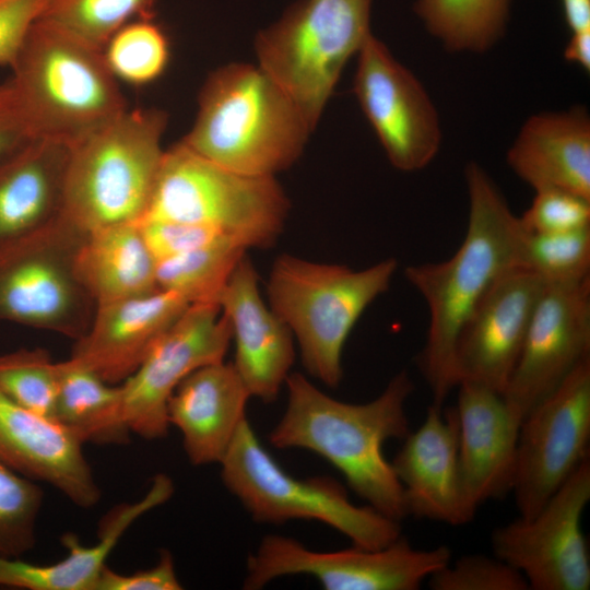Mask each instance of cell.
I'll list each match as a JSON object with an SVG mask.
<instances>
[{"mask_svg": "<svg viewBox=\"0 0 590 590\" xmlns=\"http://www.w3.org/2000/svg\"><path fill=\"white\" fill-rule=\"evenodd\" d=\"M469 217L465 236L447 260L409 266L405 279L428 308L427 337L418 358L433 404L442 406L457 387L455 354L461 331L492 285L520 267L519 216L476 162L464 169Z\"/></svg>", "mask_w": 590, "mask_h": 590, "instance_id": "6da1fadb", "label": "cell"}, {"mask_svg": "<svg viewBox=\"0 0 590 590\" xmlns=\"http://www.w3.org/2000/svg\"><path fill=\"white\" fill-rule=\"evenodd\" d=\"M285 411L269 434L279 449L300 448L326 459L367 505L393 520L408 516L403 488L382 451L389 439L410 433L405 405L414 384L405 370L366 403L337 400L300 373L285 381Z\"/></svg>", "mask_w": 590, "mask_h": 590, "instance_id": "7a4b0ae2", "label": "cell"}, {"mask_svg": "<svg viewBox=\"0 0 590 590\" xmlns=\"http://www.w3.org/2000/svg\"><path fill=\"white\" fill-rule=\"evenodd\" d=\"M312 130L259 66L235 62L208 76L194 122L181 142L231 170L275 177L298 160Z\"/></svg>", "mask_w": 590, "mask_h": 590, "instance_id": "3957f363", "label": "cell"}, {"mask_svg": "<svg viewBox=\"0 0 590 590\" xmlns=\"http://www.w3.org/2000/svg\"><path fill=\"white\" fill-rule=\"evenodd\" d=\"M9 80L34 138L71 146L128 107L103 50L37 19Z\"/></svg>", "mask_w": 590, "mask_h": 590, "instance_id": "277c9868", "label": "cell"}, {"mask_svg": "<svg viewBox=\"0 0 590 590\" xmlns=\"http://www.w3.org/2000/svg\"><path fill=\"white\" fill-rule=\"evenodd\" d=\"M166 125L161 109L127 108L69 146L62 213L86 232L139 223L156 184Z\"/></svg>", "mask_w": 590, "mask_h": 590, "instance_id": "5b68a950", "label": "cell"}, {"mask_svg": "<svg viewBox=\"0 0 590 590\" xmlns=\"http://www.w3.org/2000/svg\"><path fill=\"white\" fill-rule=\"evenodd\" d=\"M397 269L394 258L362 270L288 253L275 259L268 304L292 331L310 376L331 388L340 385L344 344L365 309L387 292Z\"/></svg>", "mask_w": 590, "mask_h": 590, "instance_id": "8992f818", "label": "cell"}, {"mask_svg": "<svg viewBox=\"0 0 590 590\" xmlns=\"http://www.w3.org/2000/svg\"><path fill=\"white\" fill-rule=\"evenodd\" d=\"M288 199L274 176L225 168L181 141L164 150L152 199L141 220L199 224L247 249L267 248L283 232Z\"/></svg>", "mask_w": 590, "mask_h": 590, "instance_id": "52a82bcc", "label": "cell"}, {"mask_svg": "<svg viewBox=\"0 0 590 590\" xmlns=\"http://www.w3.org/2000/svg\"><path fill=\"white\" fill-rule=\"evenodd\" d=\"M220 464L223 484L257 522L317 520L344 534L353 545L373 550L401 536L400 521L369 505H354L334 479H298L286 472L266 450L247 418Z\"/></svg>", "mask_w": 590, "mask_h": 590, "instance_id": "ba28073f", "label": "cell"}, {"mask_svg": "<svg viewBox=\"0 0 590 590\" xmlns=\"http://www.w3.org/2000/svg\"><path fill=\"white\" fill-rule=\"evenodd\" d=\"M373 0H300L255 39L258 66L314 129L349 59L371 34Z\"/></svg>", "mask_w": 590, "mask_h": 590, "instance_id": "9c48e42d", "label": "cell"}, {"mask_svg": "<svg viewBox=\"0 0 590 590\" xmlns=\"http://www.w3.org/2000/svg\"><path fill=\"white\" fill-rule=\"evenodd\" d=\"M85 234L61 213L0 248V321L74 341L86 332L96 305L75 271Z\"/></svg>", "mask_w": 590, "mask_h": 590, "instance_id": "30bf717a", "label": "cell"}, {"mask_svg": "<svg viewBox=\"0 0 590 590\" xmlns=\"http://www.w3.org/2000/svg\"><path fill=\"white\" fill-rule=\"evenodd\" d=\"M450 558L446 545L418 550L402 535L381 548L353 545L320 552L295 539L269 534L247 558L244 589H261L284 576L307 575L327 590H416Z\"/></svg>", "mask_w": 590, "mask_h": 590, "instance_id": "8fae6325", "label": "cell"}, {"mask_svg": "<svg viewBox=\"0 0 590 590\" xmlns=\"http://www.w3.org/2000/svg\"><path fill=\"white\" fill-rule=\"evenodd\" d=\"M589 500L587 457L533 517H518L492 532L494 555L520 571L529 589L588 590L590 556L581 517Z\"/></svg>", "mask_w": 590, "mask_h": 590, "instance_id": "7c38bea8", "label": "cell"}, {"mask_svg": "<svg viewBox=\"0 0 590 590\" xmlns=\"http://www.w3.org/2000/svg\"><path fill=\"white\" fill-rule=\"evenodd\" d=\"M590 357L522 420L511 493L519 517H533L589 457Z\"/></svg>", "mask_w": 590, "mask_h": 590, "instance_id": "4fadbf2b", "label": "cell"}, {"mask_svg": "<svg viewBox=\"0 0 590 590\" xmlns=\"http://www.w3.org/2000/svg\"><path fill=\"white\" fill-rule=\"evenodd\" d=\"M231 324L217 304H193L161 337L120 386L121 412L131 433L166 437L167 404L177 386L196 369L224 361Z\"/></svg>", "mask_w": 590, "mask_h": 590, "instance_id": "5bb4252c", "label": "cell"}, {"mask_svg": "<svg viewBox=\"0 0 590 590\" xmlns=\"http://www.w3.org/2000/svg\"><path fill=\"white\" fill-rule=\"evenodd\" d=\"M354 93L393 167L416 172L437 155L441 128L420 80L373 34L357 54Z\"/></svg>", "mask_w": 590, "mask_h": 590, "instance_id": "9a60e30c", "label": "cell"}, {"mask_svg": "<svg viewBox=\"0 0 590 590\" xmlns=\"http://www.w3.org/2000/svg\"><path fill=\"white\" fill-rule=\"evenodd\" d=\"M590 357V276L547 283L503 392L521 420Z\"/></svg>", "mask_w": 590, "mask_h": 590, "instance_id": "2e32d148", "label": "cell"}, {"mask_svg": "<svg viewBox=\"0 0 590 590\" xmlns=\"http://www.w3.org/2000/svg\"><path fill=\"white\" fill-rule=\"evenodd\" d=\"M546 284L535 273L517 267L492 285L458 339L457 385L470 381L503 394Z\"/></svg>", "mask_w": 590, "mask_h": 590, "instance_id": "e0dca14e", "label": "cell"}, {"mask_svg": "<svg viewBox=\"0 0 590 590\" xmlns=\"http://www.w3.org/2000/svg\"><path fill=\"white\" fill-rule=\"evenodd\" d=\"M457 387L460 484L472 520L482 504L511 493L521 420L502 393L470 381Z\"/></svg>", "mask_w": 590, "mask_h": 590, "instance_id": "ac0fdd59", "label": "cell"}, {"mask_svg": "<svg viewBox=\"0 0 590 590\" xmlns=\"http://www.w3.org/2000/svg\"><path fill=\"white\" fill-rule=\"evenodd\" d=\"M235 343L232 363L251 397L273 402L294 362V337L259 292L257 271L239 261L219 300Z\"/></svg>", "mask_w": 590, "mask_h": 590, "instance_id": "d6986e66", "label": "cell"}, {"mask_svg": "<svg viewBox=\"0 0 590 590\" xmlns=\"http://www.w3.org/2000/svg\"><path fill=\"white\" fill-rule=\"evenodd\" d=\"M0 463L58 489L81 508L101 499L83 444L52 418L35 414L0 393Z\"/></svg>", "mask_w": 590, "mask_h": 590, "instance_id": "ffe728a7", "label": "cell"}, {"mask_svg": "<svg viewBox=\"0 0 590 590\" xmlns=\"http://www.w3.org/2000/svg\"><path fill=\"white\" fill-rule=\"evenodd\" d=\"M188 307L182 297L163 290L96 305L70 357L105 381L119 385Z\"/></svg>", "mask_w": 590, "mask_h": 590, "instance_id": "44dd1931", "label": "cell"}, {"mask_svg": "<svg viewBox=\"0 0 590 590\" xmlns=\"http://www.w3.org/2000/svg\"><path fill=\"white\" fill-rule=\"evenodd\" d=\"M458 442L455 408L442 415L435 404L422 425L405 436L391 465L403 488L408 516L450 526L471 521L462 499Z\"/></svg>", "mask_w": 590, "mask_h": 590, "instance_id": "7402d4cb", "label": "cell"}, {"mask_svg": "<svg viewBox=\"0 0 590 590\" xmlns=\"http://www.w3.org/2000/svg\"><path fill=\"white\" fill-rule=\"evenodd\" d=\"M250 397L234 365L224 361L196 369L177 386L167 417L180 432L191 464L221 463L247 418Z\"/></svg>", "mask_w": 590, "mask_h": 590, "instance_id": "603a6c76", "label": "cell"}, {"mask_svg": "<svg viewBox=\"0 0 590 590\" xmlns=\"http://www.w3.org/2000/svg\"><path fill=\"white\" fill-rule=\"evenodd\" d=\"M511 170L534 191L558 189L590 199V117L583 107L528 118L507 151Z\"/></svg>", "mask_w": 590, "mask_h": 590, "instance_id": "cb8c5ba5", "label": "cell"}, {"mask_svg": "<svg viewBox=\"0 0 590 590\" xmlns=\"http://www.w3.org/2000/svg\"><path fill=\"white\" fill-rule=\"evenodd\" d=\"M173 480L156 474L143 497L115 507L102 521L98 540L84 545L73 532L61 536L67 555L52 564L36 565L0 556V586L26 590H95L106 559L125 532L141 516L165 504L174 494Z\"/></svg>", "mask_w": 590, "mask_h": 590, "instance_id": "d4e9b609", "label": "cell"}, {"mask_svg": "<svg viewBox=\"0 0 590 590\" xmlns=\"http://www.w3.org/2000/svg\"><path fill=\"white\" fill-rule=\"evenodd\" d=\"M69 149L34 138L0 162V248L62 213Z\"/></svg>", "mask_w": 590, "mask_h": 590, "instance_id": "484cf974", "label": "cell"}, {"mask_svg": "<svg viewBox=\"0 0 590 590\" xmlns=\"http://www.w3.org/2000/svg\"><path fill=\"white\" fill-rule=\"evenodd\" d=\"M157 260L138 223L86 232L76 258V275L95 305L155 292Z\"/></svg>", "mask_w": 590, "mask_h": 590, "instance_id": "4316f807", "label": "cell"}, {"mask_svg": "<svg viewBox=\"0 0 590 590\" xmlns=\"http://www.w3.org/2000/svg\"><path fill=\"white\" fill-rule=\"evenodd\" d=\"M52 420L83 445H126L132 434L122 416L120 386L71 357L57 363Z\"/></svg>", "mask_w": 590, "mask_h": 590, "instance_id": "83f0119b", "label": "cell"}, {"mask_svg": "<svg viewBox=\"0 0 590 590\" xmlns=\"http://www.w3.org/2000/svg\"><path fill=\"white\" fill-rule=\"evenodd\" d=\"M414 11L446 50L481 54L504 36L510 0H415Z\"/></svg>", "mask_w": 590, "mask_h": 590, "instance_id": "f1b7e54d", "label": "cell"}, {"mask_svg": "<svg viewBox=\"0 0 590 590\" xmlns=\"http://www.w3.org/2000/svg\"><path fill=\"white\" fill-rule=\"evenodd\" d=\"M247 250L232 239H222L158 260L157 286L160 290L177 294L189 305H219L227 282Z\"/></svg>", "mask_w": 590, "mask_h": 590, "instance_id": "f546056e", "label": "cell"}, {"mask_svg": "<svg viewBox=\"0 0 590 590\" xmlns=\"http://www.w3.org/2000/svg\"><path fill=\"white\" fill-rule=\"evenodd\" d=\"M160 0H43L39 19L84 42L104 49L122 25L139 17H153Z\"/></svg>", "mask_w": 590, "mask_h": 590, "instance_id": "4dcf8cb0", "label": "cell"}, {"mask_svg": "<svg viewBox=\"0 0 590 590\" xmlns=\"http://www.w3.org/2000/svg\"><path fill=\"white\" fill-rule=\"evenodd\" d=\"M106 63L119 81L132 85L153 82L165 70L169 46L153 17H139L117 30L103 49Z\"/></svg>", "mask_w": 590, "mask_h": 590, "instance_id": "1f68e13d", "label": "cell"}, {"mask_svg": "<svg viewBox=\"0 0 590 590\" xmlns=\"http://www.w3.org/2000/svg\"><path fill=\"white\" fill-rule=\"evenodd\" d=\"M519 266L546 283L577 282L590 276V227L548 234L524 231Z\"/></svg>", "mask_w": 590, "mask_h": 590, "instance_id": "d6a6232c", "label": "cell"}, {"mask_svg": "<svg viewBox=\"0 0 590 590\" xmlns=\"http://www.w3.org/2000/svg\"><path fill=\"white\" fill-rule=\"evenodd\" d=\"M0 393L35 414L52 418L57 363L40 347L0 354Z\"/></svg>", "mask_w": 590, "mask_h": 590, "instance_id": "836d02e7", "label": "cell"}, {"mask_svg": "<svg viewBox=\"0 0 590 590\" xmlns=\"http://www.w3.org/2000/svg\"><path fill=\"white\" fill-rule=\"evenodd\" d=\"M43 502L36 481L0 463V556L17 558L34 548Z\"/></svg>", "mask_w": 590, "mask_h": 590, "instance_id": "e575fe53", "label": "cell"}, {"mask_svg": "<svg viewBox=\"0 0 590 590\" xmlns=\"http://www.w3.org/2000/svg\"><path fill=\"white\" fill-rule=\"evenodd\" d=\"M433 590H528L520 571L497 556L464 555L428 578Z\"/></svg>", "mask_w": 590, "mask_h": 590, "instance_id": "d590c367", "label": "cell"}, {"mask_svg": "<svg viewBox=\"0 0 590 590\" xmlns=\"http://www.w3.org/2000/svg\"><path fill=\"white\" fill-rule=\"evenodd\" d=\"M519 220L523 229L530 234L590 227V199L558 189L538 190Z\"/></svg>", "mask_w": 590, "mask_h": 590, "instance_id": "8d00e7d4", "label": "cell"}, {"mask_svg": "<svg viewBox=\"0 0 590 590\" xmlns=\"http://www.w3.org/2000/svg\"><path fill=\"white\" fill-rule=\"evenodd\" d=\"M138 225L150 251L157 261L222 239H232L217 229L192 223L143 220Z\"/></svg>", "mask_w": 590, "mask_h": 590, "instance_id": "74e56055", "label": "cell"}, {"mask_svg": "<svg viewBox=\"0 0 590 590\" xmlns=\"http://www.w3.org/2000/svg\"><path fill=\"white\" fill-rule=\"evenodd\" d=\"M173 555L167 550L160 552L157 563L148 569L133 574L117 573L107 565L104 567L95 590H179Z\"/></svg>", "mask_w": 590, "mask_h": 590, "instance_id": "f35d334b", "label": "cell"}, {"mask_svg": "<svg viewBox=\"0 0 590 590\" xmlns=\"http://www.w3.org/2000/svg\"><path fill=\"white\" fill-rule=\"evenodd\" d=\"M43 0H0V67L10 68L33 23L39 17Z\"/></svg>", "mask_w": 590, "mask_h": 590, "instance_id": "ab89813d", "label": "cell"}, {"mask_svg": "<svg viewBox=\"0 0 590 590\" xmlns=\"http://www.w3.org/2000/svg\"><path fill=\"white\" fill-rule=\"evenodd\" d=\"M32 139L9 80L0 82V162Z\"/></svg>", "mask_w": 590, "mask_h": 590, "instance_id": "60d3db41", "label": "cell"}, {"mask_svg": "<svg viewBox=\"0 0 590 590\" xmlns=\"http://www.w3.org/2000/svg\"><path fill=\"white\" fill-rule=\"evenodd\" d=\"M564 58L580 66L585 71L590 70V28L571 33Z\"/></svg>", "mask_w": 590, "mask_h": 590, "instance_id": "b9f144b4", "label": "cell"}, {"mask_svg": "<svg viewBox=\"0 0 590 590\" xmlns=\"http://www.w3.org/2000/svg\"><path fill=\"white\" fill-rule=\"evenodd\" d=\"M564 16L570 32L590 28V0H562Z\"/></svg>", "mask_w": 590, "mask_h": 590, "instance_id": "7bdbcfd3", "label": "cell"}]
</instances>
